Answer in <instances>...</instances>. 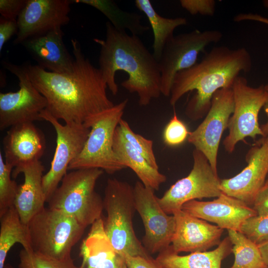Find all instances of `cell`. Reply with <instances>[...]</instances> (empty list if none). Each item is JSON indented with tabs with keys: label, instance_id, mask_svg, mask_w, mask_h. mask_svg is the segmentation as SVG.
<instances>
[{
	"label": "cell",
	"instance_id": "obj_14",
	"mask_svg": "<svg viewBox=\"0 0 268 268\" xmlns=\"http://www.w3.org/2000/svg\"><path fill=\"white\" fill-rule=\"evenodd\" d=\"M234 106L231 88H223L213 95L209 110L202 122L190 133L187 140L207 158L217 173V155L224 131L228 128Z\"/></svg>",
	"mask_w": 268,
	"mask_h": 268
},
{
	"label": "cell",
	"instance_id": "obj_21",
	"mask_svg": "<svg viewBox=\"0 0 268 268\" xmlns=\"http://www.w3.org/2000/svg\"><path fill=\"white\" fill-rule=\"evenodd\" d=\"M44 170L39 160L19 165L12 171L11 177L14 179L20 173L24 175V182L19 185L13 205L25 224L45 207L46 200L42 184Z\"/></svg>",
	"mask_w": 268,
	"mask_h": 268
},
{
	"label": "cell",
	"instance_id": "obj_37",
	"mask_svg": "<svg viewBox=\"0 0 268 268\" xmlns=\"http://www.w3.org/2000/svg\"><path fill=\"white\" fill-rule=\"evenodd\" d=\"M127 268H164L155 259L151 256H124Z\"/></svg>",
	"mask_w": 268,
	"mask_h": 268
},
{
	"label": "cell",
	"instance_id": "obj_22",
	"mask_svg": "<svg viewBox=\"0 0 268 268\" xmlns=\"http://www.w3.org/2000/svg\"><path fill=\"white\" fill-rule=\"evenodd\" d=\"M79 268H127L125 257L117 253L104 230L101 218L91 225L80 248Z\"/></svg>",
	"mask_w": 268,
	"mask_h": 268
},
{
	"label": "cell",
	"instance_id": "obj_18",
	"mask_svg": "<svg viewBox=\"0 0 268 268\" xmlns=\"http://www.w3.org/2000/svg\"><path fill=\"white\" fill-rule=\"evenodd\" d=\"M175 231L170 247L175 253L203 252L218 245L224 229L182 209L174 212Z\"/></svg>",
	"mask_w": 268,
	"mask_h": 268
},
{
	"label": "cell",
	"instance_id": "obj_3",
	"mask_svg": "<svg viewBox=\"0 0 268 268\" xmlns=\"http://www.w3.org/2000/svg\"><path fill=\"white\" fill-rule=\"evenodd\" d=\"M251 68V57L246 49L215 47L199 63L176 74L170 104L174 106L186 93L196 90L185 113L192 120L201 119L209 110L214 94L220 89L231 88L239 74L248 73Z\"/></svg>",
	"mask_w": 268,
	"mask_h": 268
},
{
	"label": "cell",
	"instance_id": "obj_39",
	"mask_svg": "<svg viewBox=\"0 0 268 268\" xmlns=\"http://www.w3.org/2000/svg\"><path fill=\"white\" fill-rule=\"evenodd\" d=\"M233 20L236 22H239L246 20L256 21L268 25V18H266L258 14H254L251 13H241L238 14L234 16Z\"/></svg>",
	"mask_w": 268,
	"mask_h": 268
},
{
	"label": "cell",
	"instance_id": "obj_29",
	"mask_svg": "<svg viewBox=\"0 0 268 268\" xmlns=\"http://www.w3.org/2000/svg\"><path fill=\"white\" fill-rule=\"evenodd\" d=\"M19 258L18 268H79L72 258L57 260L24 249L20 251Z\"/></svg>",
	"mask_w": 268,
	"mask_h": 268
},
{
	"label": "cell",
	"instance_id": "obj_9",
	"mask_svg": "<svg viewBox=\"0 0 268 268\" xmlns=\"http://www.w3.org/2000/svg\"><path fill=\"white\" fill-rule=\"evenodd\" d=\"M234 106L228 126V134L224 139L225 150L232 153L236 144L247 137L255 139L263 136L259 123V112L267 100V91L265 86L258 87L249 86L244 76H238L232 87Z\"/></svg>",
	"mask_w": 268,
	"mask_h": 268
},
{
	"label": "cell",
	"instance_id": "obj_25",
	"mask_svg": "<svg viewBox=\"0 0 268 268\" xmlns=\"http://www.w3.org/2000/svg\"><path fill=\"white\" fill-rule=\"evenodd\" d=\"M16 243L32 251L27 224L23 223L14 206L0 216V268H3L9 251Z\"/></svg>",
	"mask_w": 268,
	"mask_h": 268
},
{
	"label": "cell",
	"instance_id": "obj_8",
	"mask_svg": "<svg viewBox=\"0 0 268 268\" xmlns=\"http://www.w3.org/2000/svg\"><path fill=\"white\" fill-rule=\"evenodd\" d=\"M222 36V33L217 30L201 31L196 29L169 39L158 61L161 94L169 96L176 74L195 65L199 54L209 45L218 43Z\"/></svg>",
	"mask_w": 268,
	"mask_h": 268
},
{
	"label": "cell",
	"instance_id": "obj_40",
	"mask_svg": "<svg viewBox=\"0 0 268 268\" xmlns=\"http://www.w3.org/2000/svg\"><path fill=\"white\" fill-rule=\"evenodd\" d=\"M263 107L267 117V121L265 124L260 125V127L263 133V136H266L268 135V91H267V100Z\"/></svg>",
	"mask_w": 268,
	"mask_h": 268
},
{
	"label": "cell",
	"instance_id": "obj_33",
	"mask_svg": "<svg viewBox=\"0 0 268 268\" xmlns=\"http://www.w3.org/2000/svg\"><path fill=\"white\" fill-rule=\"evenodd\" d=\"M186 124L178 117L175 111L163 133L164 143L169 146H177L183 143L190 134Z\"/></svg>",
	"mask_w": 268,
	"mask_h": 268
},
{
	"label": "cell",
	"instance_id": "obj_38",
	"mask_svg": "<svg viewBox=\"0 0 268 268\" xmlns=\"http://www.w3.org/2000/svg\"><path fill=\"white\" fill-rule=\"evenodd\" d=\"M252 207L257 215L268 214V182L265 183L257 194Z\"/></svg>",
	"mask_w": 268,
	"mask_h": 268
},
{
	"label": "cell",
	"instance_id": "obj_41",
	"mask_svg": "<svg viewBox=\"0 0 268 268\" xmlns=\"http://www.w3.org/2000/svg\"><path fill=\"white\" fill-rule=\"evenodd\" d=\"M258 245L263 259L268 267V241Z\"/></svg>",
	"mask_w": 268,
	"mask_h": 268
},
{
	"label": "cell",
	"instance_id": "obj_20",
	"mask_svg": "<svg viewBox=\"0 0 268 268\" xmlns=\"http://www.w3.org/2000/svg\"><path fill=\"white\" fill-rule=\"evenodd\" d=\"M5 163L15 167L39 160L46 147L42 132L33 123H25L9 128L3 139Z\"/></svg>",
	"mask_w": 268,
	"mask_h": 268
},
{
	"label": "cell",
	"instance_id": "obj_5",
	"mask_svg": "<svg viewBox=\"0 0 268 268\" xmlns=\"http://www.w3.org/2000/svg\"><path fill=\"white\" fill-rule=\"evenodd\" d=\"M104 171L82 169L67 173L47 202L48 207L61 210L86 228L102 218L103 199L95 185Z\"/></svg>",
	"mask_w": 268,
	"mask_h": 268
},
{
	"label": "cell",
	"instance_id": "obj_19",
	"mask_svg": "<svg viewBox=\"0 0 268 268\" xmlns=\"http://www.w3.org/2000/svg\"><path fill=\"white\" fill-rule=\"evenodd\" d=\"M62 28L29 38L22 45L38 66L49 71L68 73L72 71L74 58L65 46Z\"/></svg>",
	"mask_w": 268,
	"mask_h": 268
},
{
	"label": "cell",
	"instance_id": "obj_24",
	"mask_svg": "<svg viewBox=\"0 0 268 268\" xmlns=\"http://www.w3.org/2000/svg\"><path fill=\"white\" fill-rule=\"evenodd\" d=\"M231 253L232 244L228 236L212 251L180 256L170 246L159 253L155 259L164 268H221L222 261Z\"/></svg>",
	"mask_w": 268,
	"mask_h": 268
},
{
	"label": "cell",
	"instance_id": "obj_1",
	"mask_svg": "<svg viewBox=\"0 0 268 268\" xmlns=\"http://www.w3.org/2000/svg\"><path fill=\"white\" fill-rule=\"evenodd\" d=\"M73 70L57 73L30 63L23 65L36 89L46 99V110L65 123H85L114 104L107 94L108 87L100 70L85 58L79 42L72 39Z\"/></svg>",
	"mask_w": 268,
	"mask_h": 268
},
{
	"label": "cell",
	"instance_id": "obj_17",
	"mask_svg": "<svg viewBox=\"0 0 268 268\" xmlns=\"http://www.w3.org/2000/svg\"><path fill=\"white\" fill-rule=\"evenodd\" d=\"M181 209L195 217L214 223L223 229L239 232L246 220L257 215L252 207L223 193L211 201H189L183 205Z\"/></svg>",
	"mask_w": 268,
	"mask_h": 268
},
{
	"label": "cell",
	"instance_id": "obj_11",
	"mask_svg": "<svg viewBox=\"0 0 268 268\" xmlns=\"http://www.w3.org/2000/svg\"><path fill=\"white\" fill-rule=\"evenodd\" d=\"M2 64L17 77L19 89L0 93V131L19 124L42 121L40 115L47 107V100L33 85L24 66L6 61Z\"/></svg>",
	"mask_w": 268,
	"mask_h": 268
},
{
	"label": "cell",
	"instance_id": "obj_23",
	"mask_svg": "<svg viewBox=\"0 0 268 268\" xmlns=\"http://www.w3.org/2000/svg\"><path fill=\"white\" fill-rule=\"evenodd\" d=\"M113 151L119 161L131 168L146 187L158 190L166 176L149 165L145 159L124 137L119 126L113 138Z\"/></svg>",
	"mask_w": 268,
	"mask_h": 268
},
{
	"label": "cell",
	"instance_id": "obj_42",
	"mask_svg": "<svg viewBox=\"0 0 268 268\" xmlns=\"http://www.w3.org/2000/svg\"><path fill=\"white\" fill-rule=\"evenodd\" d=\"M3 268H15L10 264H5Z\"/></svg>",
	"mask_w": 268,
	"mask_h": 268
},
{
	"label": "cell",
	"instance_id": "obj_30",
	"mask_svg": "<svg viewBox=\"0 0 268 268\" xmlns=\"http://www.w3.org/2000/svg\"><path fill=\"white\" fill-rule=\"evenodd\" d=\"M13 168L6 164L0 152V216L13 206L19 186L11 179Z\"/></svg>",
	"mask_w": 268,
	"mask_h": 268
},
{
	"label": "cell",
	"instance_id": "obj_36",
	"mask_svg": "<svg viewBox=\"0 0 268 268\" xmlns=\"http://www.w3.org/2000/svg\"><path fill=\"white\" fill-rule=\"evenodd\" d=\"M18 25L17 20L0 18V52L3 47L12 36L17 34Z\"/></svg>",
	"mask_w": 268,
	"mask_h": 268
},
{
	"label": "cell",
	"instance_id": "obj_10",
	"mask_svg": "<svg viewBox=\"0 0 268 268\" xmlns=\"http://www.w3.org/2000/svg\"><path fill=\"white\" fill-rule=\"evenodd\" d=\"M193 157V166L188 175L176 181L162 197H157L158 203L168 214L181 209L189 201L217 198L222 193L220 180L206 156L195 148Z\"/></svg>",
	"mask_w": 268,
	"mask_h": 268
},
{
	"label": "cell",
	"instance_id": "obj_6",
	"mask_svg": "<svg viewBox=\"0 0 268 268\" xmlns=\"http://www.w3.org/2000/svg\"><path fill=\"white\" fill-rule=\"evenodd\" d=\"M128 100L94 116L84 123L90 128L84 147L69 164L68 170L98 168L113 174L126 167L117 158L113 148L115 130Z\"/></svg>",
	"mask_w": 268,
	"mask_h": 268
},
{
	"label": "cell",
	"instance_id": "obj_12",
	"mask_svg": "<svg viewBox=\"0 0 268 268\" xmlns=\"http://www.w3.org/2000/svg\"><path fill=\"white\" fill-rule=\"evenodd\" d=\"M42 121L50 123L57 134L56 147L51 167L43 177V188L46 202L67 173L70 162L82 151L90 128L85 124L67 123L62 125L46 109L40 115Z\"/></svg>",
	"mask_w": 268,
	"mask_h": 268
},
{
	"label": "cell",
	"instance_id": "obj_7",
	"mask_svg": "<svg viewBox=\"0 0 268 268\" xmlns=\"http://www.w3.org/2000/svg\"><path fill=\"white\" fill-rule=\"evenodd\" d=\"M27 225L32 251L57 260L71 258V250L86 228L67 213L49 207L35 215Z\"/></svg>",
	"mask_w": 268,
	"mask_h": 268
},
{
	"label": "cell",
	"instance_id": "obj_44",
	"mask_svg": "<svg viewBox=\"0 0 268 268\" xmlns=\"http://www.w3.org/2000/svg\"><path fill=\"white\" fill-rule=\"evenodd\" d=\"M265 89L267 91H268V84L265 85Z\"/></svg>",
	"mask_w": 268,
	"mask_h": 268
},
{
	"label": "cell",
	"instance_id": "obj_31",
	"mask_svg": "<svg viewBox=\"0 0 268 268\" xmlns=\"http://www.w3.org/2000/svg\"><path fill=\"white\" fill-rule=\"evenodd\" d=\"M124 137L147 161L150 166L159 169L153 151V142L142 135L134 133L128 122L122 119L118 125Z\"/></svg>",
	"mask_w": 268,
	"mask_h": 268
},
{
	"label": "cell",
	"instance_id": "obj_43",
	"mask_svg": "<svg viewBox=\"0 0 268 268\" xmlns=\"http://www.w3.org/2000/svg\"><path fill=\"white\" fill-rule=\"evenodd\" d=\"M263 4L265 7H268V0H264Z\"/></svg>",
	"mask_w": 268,
	"mask_h": 268
},
{
	"label": "cell",
	"instance_id": "obj_27",
	"mask_svg": "<svg viewBox=\"0 0 268 268\" xmlns=\"http://www.w3.org/2000/svg\"><path fill=\"white\" fill-rule=\"evenodd\" d=\"M71 2L83 3L94 7L102 13L112 25L118 30L126 31L139 36L149 29L141 23V16L137 13L128 12L121 9L111 0H73Z\"/></svg>",
	"mask_w": 268,
	"mask_h": 268
},
{
	"label": "cell",
	"instance_id": "obj_34",
	"mask_svg": "<svg viewBox=\"0 0 268 268\" xmlns=\"http://www.w3.org/2000/svg\"><path fill=\"white\" fill-rule=\"evenodd\" d=\"M180 3L192 15L212 16L215 13L216 1L214 0H181Z\"/></svg>",
	"mask_w": 268,
	"mask_h": 268
},
{
	"label": "cell",
	"instance_id": "obj_2",
	"mask_svg": "<svg viewBox=\"0 0 268 268\" xmlns=\"http://www.w3.org/2000/svg\"><path fill=\"white\" fill-rule=\"evenodd\" d=\"M100 45L99 69L102 77L113 95L118 86L116 71L128 75L121 85L131 93H136L141 106H146L161 92V73L158 62L138 36L129 35L106 23V39H94Z\"/></svg>",
	"mask_w": 268,
	"mask_h": 268
},
{
	"label": "cell",
	"instance_id": "obj_13",
	"mask_svg": "<svg viewBox=\"0 0 268 268\" xmlns=\"http://www.w3.org/2000/svg\"><path fill=\"white\" fill-rule=\"evenodd\" d=\"M136 211L144 227L142 244L150 254L167 249L172 242L176 222L173 215L166 213L158 202L154 190L137 181L134 187Z\"/></svg>",
	"mask_w": 268,
	"mask_h": 268
},
{
	"label": "cell",
	"instance_id": "obj_4",
	"mask_svg": "<svg viewBox=\"0 0 268 268\" xmlns=\"http://www.w3.org/2000/svg\"><path fill=\"white\" fill-rule=\"evenodd\" d=\"M103 205L107 212L104 230L114 250L123 256H151L134 230L133 218L136 208L134 187L116 178L108 179Z\"/></svg>",
	"mask_w": 268,
	"mask_h": 268
},
{
	"label": "cell",
	"instance_id": "obj_35",
	"mask_svg": "<svg viewBox=\"0 0 268 268\" xmlns=\"http://www.w3.org/2000/svg\"><path fill=\"white\" fill-rule=\"evenodd\" d=\"M27 1V0H0V13L1 17L8 19L17 20Z\"/></svg>",
	"mask_w": 268,
	"mask_h": 268
},
{
	"label": "cell",
	"instance_id": "obj_16",
	"mask_svg": "<svg viewBox=\"0 0 268 268\" xmlns=\"http://www.w3.org/2000/svg\"><path fill=\"white\" fill-rule=\"evenodd\" d=\"M69 0H27L17 19L18 32L14 44L62 28L69 21Z\"/></svg>",
	"mask_w": 268,
	"mask_h": 268
},
{
	"label": "cell",
	"instance_id": "obj_28",
	"mask_svg": "<svg viewBox=\"0 0 268 268\" xmlns=\"http://www.w3.org/2000/svg\"><path fill=\"white\" fill-rule=\"evenodd\" d=\"M227 231L235 257L233 264L229 268H268L257 244L241 232Z\"/></svg>",
	"mask_w": 268,
	"mask_h": 268
},
{
	"label": "cell",
	"instance_id": "obj_45",
	"mask_svg": "<svg viewBox=\"0 0 268 268\" xmlns=\"http://www.w3.org/2000/svg\"><path fill=\"white\" fill-rule=\"evenodd\" d=\"M266 182H268V178H267Z\"/></svg>",
	"mask_w": 268,
	"mask_h": 268
},
{
	"label": "cell",
	"instance_id": "obj_32",
	"mask_svg": "<svg viewBox=\"0 0 268 268\" xmlns=\"http://www.w3.org/2000/svg\"><path fill=\"white\" fill-rule=\"evenodd\" d=\"M240 232L257 245L268 241V214L249 218L242 224Z\"/></svg>",
	"mask_w": 268,
	"mask_h": 268
},
{
	"label": "cell",
	"instance_id": "obj_15",
	"mask_svg": "<svg viewBox=\"0 0 268 268\" xmlns=\"http://www.w3.org/2000/svg\"><path fill=\"white\" fill-rule=\"evenodd\" d=\"M245 160L247 166L236 176L220 180L219 188L252 207L268 175V135L262 136L251 147Z\"/></svg>",
	"mask_w": 268,
	"mask_h": 268
},
{
	"label": "cell",
	"instance_id": "obj_26",
	"mask_svg": "<svg viewBox=\"0 0 268 268\" xmlns=\"http://www.w3.org/2000/svg\"><path fill=\"white\" fill-rule=\"evenodd\" d=\"M137 9L146 16L153 34V55L158 62L167 41L174 36L175 29L187 24L185 17L166 18L160 16L149 0H136Z\"/></svg>",
	"mask_w": 268,
	"mask_h": 268
}]
</instances>
